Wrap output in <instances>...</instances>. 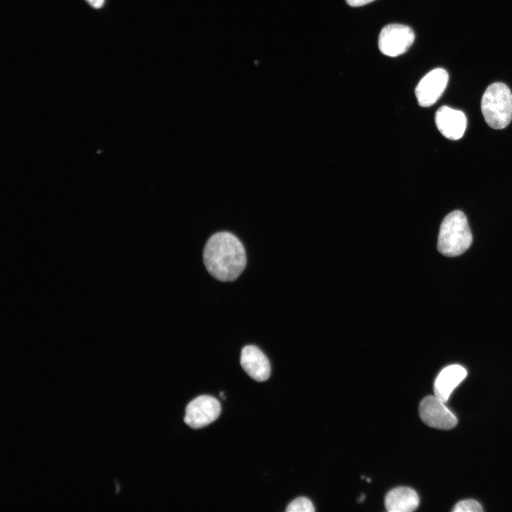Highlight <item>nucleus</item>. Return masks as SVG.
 Returning a JSON list of instances; mask_svg holds the SVG:
<instances>
[{"label": "nucleus", "mask_w": 512, "mask_h": 512, "mask_svg": "<svg viewBox=\"0 0 512 512\" xmlns=\"http://www.w3.org/2000/svg\"><path fill=\"white\" fill-rule=\"evenodd\" d=\"M203 262L214 278L222 282L233 281L245 269V251L239 239L232 233H217L205 245Z\"/></svg>", "instance_id": "1"}, {"label": "nucleus", "mask_w": 512, "mask_h": 512, "mask_svg": "<svg viewBox=\"0 0 512 512\" xmlns=\"http://www.w3.org/2000/svg\"><path fill=\"white\" fill-rule=\"evenodd\" d=\"M472 235L464 213L454 210L442 220L438 236L437 249L445 256L464 253L471 245Z\"/></svg>", "instance_id": "2"}, {"label": "nucleus", "mask_w": 512, "mask_h": 512, "mask_svg": "<svg viewBox=\"0 0 512 512\" xmlns=\"http://www.w3.org/2000/svg\"><path fill=\"white\" fill-rule=\"evenodd\" d=\"M483 116L491 128L501 129L512 119V94L507 85L494 82L485 90L481 102Z\"/></svg>", "instance_id": "3"}, {"label": "nucleus", "mask_w": 512, "mask_h": 512, "mask_svg": "<svg viewBox=\"0 0 512 512\" xmlns=\"http://www.w3.org/2000/svg\"><path fill=\"white\" fill-rule=\"evenodd\" d=\"M415 37L414 31L407 26L388 24L380 33L378 47L383 54L395 57L403 54L410 48Z\"/></svg>", "instance_id": "4"}, {"label": "nucleus", "mask_w": 512, "mask_h": 512, "mask_svg": "<svg viewBox=\"0 0 512 512\" xmlns=\"http://www.w3.org/2000/svg\"><path fill=\"white\" fill-rule=\"evenodd\" d=\"M220 411V404L216 398L203 395L194 398L187 405L183 420L190 427L198 429L215 421Z\"/></svg>", "instance_id": "5"}, {"label": "nucleus", "mask_w": 512, "mask_h": 512, "mask_svg": "<svg viewBox=\"0 0 512 512\" xmlns=\"http://www.w3.org/2000/svg\"><path fill=\"white\" fill-rule=\"evenodd\" d=\"M444 403L435 395L424 398L419 406L421 420L429 427L436 429L450 430L455 427L457 417Z\"/></svg>", "instance_id": "6"}, {"label": "nucleus", "mask_w": 512, "mask_h": 512, "mask_svg": "<svg viewBox=\"0 0 512 512\" xmlns=\"http://www.w3.org/2000/svg\"><path fill=\"white\" fill-rule=\"evenodd\" d=\"M449 80L447 72L435 68L425 75L415 88L418 104L427 107L434 105L443 94Z\"/></svg>", "instance_id": "7"}, {"label": "nucleus", "mask_w": 512, "mask_h": 512, "mask_svg": "<svg viewBox=\"0 0 512 512\" xmlns=\"http://www.w3.org/2000/svg\"><path fill=\"white\" fill-rule=\"evenodd\" d=\"M434 119L438 130L446 138L457 140L463 137L467 121L462 111L442 106L437 110Z\"/></svg>", "instance_id": "8"}, {"label": "nucleus", "mask_w": 512, "mask_h": 512, "mask_svg": "<svg viewBox=\"0 0 512 512\" xmlns=\"http://www.w3.org/2000/svg\"><path fill=\"white\" fill-rule=\"evenodd\" d=\"M240 364L250 377L258 382L267 380L270 375V364L266 356L255 346L242 348Z\"/></svg>", "instance_id": "9"}, {"label": "nucleus", "mask_w": 512, "mask_h": 512, "mask_svg": "<svg viewBox=\"0 0 512 512\" xmlns=\"http://www.w3.org/2000/svg\"><path fill=\"white\" fill-rule=\"evenodd\" d=\"M466 370L459 365H451L443 368L434 383V395L446 402L453 390L466 378Z\"/></svg>", "instance_id": "10"}, {"label": "nucleus", "mask_w": 512, "mask_h": 512, "mask_svg": "<svg viewBox=\"0 0 512 512\" xmlns=\"http://www.w3.org/2000/svg\"><path fill=\"white\" fill-rule=\"evenodd\" d=\"M417 494L411 488L399 486L390 490L385 498V506L389 512H410L419 505Z\"/></svg>", "instance_id": "11"}, {"label": "nucleus", "mask_w": 512, "mask_h": 512, "mask_svg": "<svg viewBox=\"0 0 512 512\" xmlns=\"http://www.w3.org/2000/svg\"><path fill=\"white\" fill-rule=\"evenodd\" d=\"M286 511L312 512L314 511V507L309 498L306 497H298L287 506Z\"/></svg>", "instance_id": "12"}, {"label": "nucleus", "mask_w": 512, "mask_h": 512, "mask_svg": "<svg viewBox=\"0 0 512 512\" xmlns=\"http://www.w3.org/2000/svg\"><path fill=\"white\" fill-rule=\"evenodd\" d=\"M452 511L454 512H480L483 511V508L476 501L467 499L458 502Z\"/></svg>", "instance_id": "13"}, {"label": "nucleus", "mask_w": 512, "mask_h": 512, "mask_svg": "<svg viewBox=\"0 0 512 512\" xmlns=\"http://www.w3.org/2000/svg\"><path fill=\"white\" fill-rule=\"evenodd\" d=\"M347 4L351 6H361L368 4L374 0H346Z\"/></svg>", "instance_id": "14"}, {"label": "nucleus", "mask_w": 512, "mask_h": 512, "mask_svg": "<svg viewBox=\"0 0 512 512\" xmlns=\"http://www.w3.org/2000/svg\"><path fill=\"white\" fill-rule=\"evenodd\" d=\"M91 6L95 9L101 8L105 2V0H85Z\"/></svg>", "instance_id": "15"}, {"label": "nucleus", "mask_w": 512, "mask_h": 512, "mask_svg": "<svg viewBox=\"0 0 512 512\" xmlns=\"http://www.w3.org/2000/svg\"><path fill=\"white\" fill-rule=\"evenodd\" d=\"M364 498H365V495H362V496H361V498H359V501H363Z\"/></svg>", "instance_id": "16"}, {"label": "nucleus", "mask_w": 512, "mask_h": 512, "mask_svg": "<svg viewBox=\"0 0 512 512\" xmlns=\"http://www.w3.org/2000/svg\"><path fill=\"white\" fill-rule=\"evenodd\" d=\"M220 396L222 397L223 398H225L224 393H223V392H220Z\"/></svg>", "instance_id": "17"}]
</instances>
